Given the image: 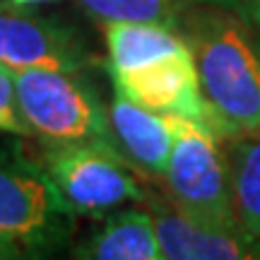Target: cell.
<instances>
[{
    "instance_id": "1",
    "label": "cell",
    "mask_w": 260,
    "mask_h": 260,
    "mask_svg": "<svg viewBox=\"0 0 260 260\" xmlns=\"http://www.w3.org/2000/svg\"><path fill=\"white\" fill-rule=\"evenodd\" d=\"M190 51L210 128L226 138L260 130V58L248 34L232 19L207 17Z\"/></svg>"
},
{
    "instance_id": "2",
    "label": "cell",
    "mask_w": 260,
    "mask_h": 260,
    "mask_svg": "<svg viewBox=\"0 0 260 260\" xmlns=\"http://www.w3.org/2000/svg\"><path fill=\"white\" fill-rule=\"evenodd\" d=\"M73 214L46 167L17 140H0V239L46 255L70 239Z\"/></svg>"
},
{
    "instance_id": "3",
    "label": "cell",
    "mask_w": 260,
    "mask_h": 260,
    "mask_svg": "<svg viewBox=\"0 0 260 260\" xmlns=\"http://www.w3.org/2000/svg\"><path fill=\"white\" fill-rule=\"evenodd\" d=\"M174 145L164 171L171 203L195 222L217 229H243L232 195V176L207 123L171 116Z\"/></svg>"
},
{
    "instance_id": "4",
    "label": "cell",
    "mask_w": 260,
    "mask_h": 260,
    "mask_svg": "<svg viewBox=\"0 0 260 260\" xmlns=\"http://www.w3.org/2000/svg\"><path fill=\"white\" fill-rule=\"evenodd\" d=\"M44 167L70 210L82 217H106L145 200L130 159L111 140L48 142Z\"/></svg>"
},
{
    "instance_id": "5",
    "label": "cell",
    "mask_w": 260,
    "mask_h": 260,
    "mask_svg": "<svg viewBox=\"0 0 260 260\" xmlns=\"http://www.w3.org/2000/svg\"><path fill=\"white\" fill-rule=\"evenodd\" d=\"M15 89L29 135L46 142L111 140L109 113L92 84L68 70H19ZM113 142V140H111Z\"/></svg>"
},
{
    "instance_id": "6",
    "label": "cell",
    "mask_w": 260,
    "mask_h": 260,
    "mask_svg": "<svg viewBox=\"0 0 260 260\" xmlns=\"http://www.w3.org/2000/svg\"><path fill=\"white\" fill-rule=\"evenodd\" d=\"M80 37L48 17L22 10V5L0 3V65L10 70H68L77 73L87 65Z\"/></svg>"
},
{
    "instance_id": "7",
    "label": "cell",
    "mask_w": 260,
    "mask_h": 260,
    "mask_svg": "<svg viewBox=\"0 0 260 260\" xmlns=\"http://www.w3.org/2000/svg\"><path fill=\"white\" fill-rule=\"evenodd\" d=\"M111 80L116 94L128 96L130 102L145 109L167 116H183L210 125V113L200 92V77L190 46L181 53L140 65L135 70L111 73Z\"/></svg>"
},
{
    "instance_id": "8",
    "label": "cell",
    "mask_w": 260,
    "mask_h": 260,
    "mask_svg": "<svg viewBox=\"0 0 260 260\" xmlns=\"http://www.w3.org/2000/svg\"><path fill=\"white\" fill-rule=\"evenodd\" d=\"M152 219L167 260L260 258V236L246 229H217L195 222L174 203H152Z\"/></svg>"
},
{
    "instance_id": "9",
    "label": "cell",
    "mask_w": 260,
    "mask_h": 260,
    "mask_svg": "<svg viewBox=\"0 0 260 260\" xmlns=\"http://www.w3.org/2000/svg\"><path fill=\"white\" fill-rule=\"evenodd\" d=\"M109 128L113 145L121 147L135 167L152 176H164L174 145L171 116L145 109L128 96L116 94L109 106Z\"/></svg>"
},
{
    "instance_id": "10",
    "label": "cell",
    "mask_w": 260,
    "mask_h": 260,
    "mask_svg": "<svg viewBox=\"0 0 260 260\" xmlns=\"http://www.w3.org/2000/svg\"><path fill=\"white\" fill-rule=\"evenodd\" d=\"M75 258L92 260H161V246L157 239L152 212L123 210L106 214V222L82 246Z\"/></svg>"
},
{
    "instance_id": "11",
    "label": "cell",
    "mask_w": 260,
    "mask_h": 260,
    "mask_svg": "<svg viewBox=\"0 0 260 260\" xmlns=\"http://www.w3.org/2000/svg\"><path fill=\"white\" fill-rule=\"evenodd\" d=\"M104 34L109 48V73L135 70L188 48L171 27L152 22H106Z\"/></svg>"
},
{
    "instance_id": "12",
    "label": "cell",
    "mask_w": 260,
    "mask_h": 260,
    "mask_svg": "<svg viewBox=\"0 0 260 260\" xmlns=\"http://www.w3.org/2000/svg\"><path fill=\"white\" fill-rule=\"evenodd\" d=\"M234 207L246 232L260 236V130L241 135L229 152Z\"/></svg>"
},
{
    "instance_id": "13",
    "label": "cell",
    "mask_w": 260,
    "mask_h": 260,
    "mask_svg": "<svg viewBox=\"0 0 260 260\" xmlns=\"http://www.w3.org/2000/svg\"><path fill=\"white\" fill-rule=\"evenodd\" d=\"M96 19L106 22H152L174 27L176 0H80Z\"/></svg>"
},
{
    "instance_id": "14",
    "label": "cell",
    "mask_w": 260,
    "mask_h": 260,
    "mask_svg": "<svg viewBox=\"0 0 260 260\" xmlns=\"http://www.w3.org/2000/svg\"><path fill=\"white\" fill-rule=\"evenodd\" d=\"M0 133L10 135H29V128L17 104L15 89V70L0 65Z\"/></svg>"
},
{
    "instance_id": "15",
    "label": "cell",
    "mask_w": 260,
    "mask_h": 260,
    "mask_svg": "<svg viewBox=\"0 0 260 260\" xmlns=\"http://www.w3.org/2000/svg\"><path fill=\"white\" fill-rule=\"evenodd\" d=\"M22 255H24V253L19 251L15 243L0 239V260H12V258H22Z\"/></svg>"
},
{
    "instance_id": "16",
    "label": "cell",
    "mask_w": 260,
    "mask_h": 260,
    "mask_svg": "<svg viewBox=\"0 0 260 260\" xmlns=\"http://www.w3.org/2000/svg\"><path fill=\"white\" fill-rule=\"evenodd\" d=\"M12 5H22V8H27V5H39V3H56V0H8Z\"/></svg>"
},
{
    "instance_id": "17",
    "label": "cell",
    "mask_w": 260,
    "mask_h": 260,
    "mask_svg": "<svg viewBox=\"0 0 260 260\" xmlns=\"http://www.w3.org/2000/svg\"><path fill=\"white\" fill-rule=\"evenodd\" d=\"M253 17H255V22L260 27V0H253Z\"/></svg>"
}]
</instances>
